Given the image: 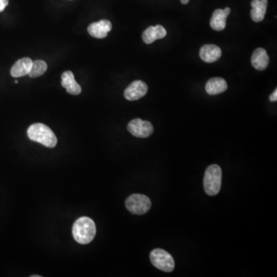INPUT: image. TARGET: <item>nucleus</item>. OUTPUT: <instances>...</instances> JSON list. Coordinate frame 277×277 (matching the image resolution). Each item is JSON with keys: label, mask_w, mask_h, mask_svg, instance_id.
<instances>
[{"label": "nucleus", "mask_w": 277, "mask_h": 277, "mask_svg": "<svg viewBox=\"0 0 277 277\" xmlns=\"http://www.w3.org/2000/svg\"><path fill=\"white\" fill-rule=\"evenodd\" d=\"M47 64L46 62L43 60H35L32 62V67L28 75L31 78H37L44 75L47 72Z\"/></svg>", "instance_id": "17"}, {"label": "nucleus", "mask_w": 277, "mask_h": 277, "mask_svg": "<svg viewBox=\"0 0 277 277\" xmlns=\"http://www.w3.org/2000/svg\"><path fill=\"white\" fill-rule=\"evenodd\" d=\"M227 90V84L224 78L221 77H214L210 78L206 85V91L208 94L217 95Z\"/></svg>", "instance_id": "16"}, {"label": "nucleus", "mask_w": 277, "mask_h": 277, "mask_svg": "<svg viewBox=\"0 0 277 277\" xmlns=\"http://www.w3.org/2000/svg\"><path fill=\"white\" fill-rule=\"evenodd\" d=\"M129 132L138 138H147L153 133V126L148 121L141 118H134L129 123L127 127Z\"/></svg>", "instance_id": "6"}, {"label": "nucleus", "mask_w": 277, "mask_h": 277, "mask_svg": "<svg viewBox=\"0 0 277 277\" xmlns=\"http://www.w3.org/2000/svg\"><path fill=\"white\" fill-rule=\"evenodd\" d=\"M231 10L229 7H226L225 10H215L210 20V26L212 29L216 31H222L226 28V18L230 13Z\"/></svg>", "instance_id": "10"}, {"label": "nucleus", "mask_w": 277, "mask_h": 277, "mask_svg": "<svg viewBox=\"0 0 277 277\" xmlns=\"http://www.w3.org/2000/svg\"><path fill=\"white\" fill-rule=\"evenodd\" d=\"M268 0H253L250 12L252 19L255 23H260L264 19L267 8Z\"/></svg>", "instance_id": "15"}, {"label": "nucleus", "mask_w": 277, "mask_h": 277, "mask_svg": "<svg viewBox=\"0 0 277 277\" xmlns=\"http://www.w3.org/2000/svg\"><path fill=\"white\" fill-rule=\"evenodd\" d=\"M151 201L149 197L143 194H133L126 201L127 210L136 215L146 214L151 209Z\"/></svg>", "instance_id": "5"}, {"label": "nucleus", "mask_w": 277, "mask_h": 277, "mask_svg": "<svg viewBox=\"0 0 277 277\" xmlns=\"http://www.w3.org/2000/svg\"><path fill=\"white\" fill-rule=\"evenodd\" d=\"M96 233V224L91 218L87 216L78 218L72 226V235L78 244H90L94 239Z\"/></svg>", "instance_id": "1"}, {"label": "nucleus", "mask_w": 277, "mask_h": 277, "mask_svg": "<svg viewBox=\"0 0 277 277\" xmlns=\"http://www.w3.org/2000/svg\"><path fill=\"white\" fill-rule=\"evenodd\" d=\"M151 263L157 269L170 272L174 269L175 261L173 256L162 249H155L149 255Z\"/></svg>", "instance_id": "4"}, {"label": "nucleus", "mask_w": 277, "mask_h": 277, "mask_svg": "<svg viewBox=\"0 0 277 277\" xmlns=\"http://www.w3.org/2000/svg\"><path fill=\"white\" fill-rule=\"evenodd\" d=\"M269 58L266 50L263 48L256 49L251 57V63L257 70H265L269 65Z\"/></svg>", "instance_id": "11"}, {"label": "nucleus", "mask_w": 277, "mask_h": 277, "mask_svg": "<svg viewBox=\"0 0 277 277\" xmlns=\"http://www.w3.org/2000/svg\"><path fill=\"white\" fill-rule=\"evenodd\" d=\"M148 87L141 81H136L132 83L124 92V96L129 101L140 100L147 93Z\"/></svg>", "instance_id": "7"}, {"label": "nucleus", "mask_w": 277, "mask_h": 277, "mask_svg": "<svg viewBox=\"0 0 277 277\" xmlns=\"http://www.w3.org/2000/svg\"><path fill=\"white\" fill-rule=\"evenodd\" d=\"M61 84L69 94L76 96V95L81 94L82 92V88L75 81L73 73L71 71H66L63 72L62 75Z\"/></svg>", "instance_id": "14"}, {"label": "nucleus", "mask_w": 277, "mask_h": 277, "mask_svg": "<svg viewBox=\"0 0 277 277\" xmlns=\"http://www.w3.org/2000/svg\"><path fill=\"white\" fill-rule=\"evenodd\" d=\"M27 135L32 141L37 142L48 148L55 147L57 144L56 135L45 124H32L28 129Z\"/></svg>", "instance_id": "2"}, {"label": "nucleus", "mask_w": 277, "mask_h": 277, "mask_svg": "<svg viewBox=\"0 0 277 277\" xmlns=\"http://www.w3.org/2000/svg\"><path fill=\"white\" fill-rule=\"evenodd\" d=\"M8 4L9 0H0V13L5 10Z\"/></svg>", "instance_id": "18"}, {"label": "nucleus", "mask_w": 277, "mask_h": 277, "mask_svg": "<svg viewBox=\"0 0 277 277\" xmlns=\"http://www.w3.org/2000/svg\"><path fill=\"white\" fill-rule=\"evenodd\" d=\"M222 56L221 49L213 44L203 46L200 51V56L202 60L207 63H214Z\"/></svg>", "instance_id": "9"}, {"label": "nucleus", "mask_w": 277, "mask_h": 277, "mask_svg": "<svg viewBox=\"0 0 277 277\" xmlns=\"http://www.w3.org/2000/svg\"><path fill=\"white\" fill-rule=\"evenodd\" d=\"M269 100L271 102H275L277 100V90L275 89V91L271 94V96H269Z\"/></svg>", "instance_id": "19"}, {"label": "nucleus", "mask_w": 277, "mask_h": 277, "mask_svg": "<svg viewBox=\"0 0 277 277\" xmlns=\"http://www.w3.org/2000/svg\"><path fill=\"white\" fill-rule=\"evenodd\" d=\"M32 60L30 58H23L20 59L13 65L10 73L13 77L19 78L28 75L31 67H32Z\"/></svg>", "instance_id": "13"}, {"label": "nucleus", "mask_w": 277, "mask_h": 277, "mask_svg": "<svg viewBox=\"0 0 277 277\" xmlns=\"http://www.w3.org/2000/svg\"><path fill=\"white\" fill-rule=\"evenodd\" d=\"M112 29V23L106 20L103 19L97 23H93L88 26L89 33L90 35L96 38H104L107 36L108 32H110Z\"/></svg>", "instance_id": "8"}, {"label": "nucleus", "mask_w": 277, "mask_h": 277, "mask_svg": "<svg viewBox=\"0 0 277 277\" xmlns=\"http://www.w3.org/2000/svg\"><path fill=\"white\" fill-rule=\"evenodd\" d=\"M167 35V30L164 26L157 25L155 26H149L143 34V39L145 44H151L157 39L164 38Z\"/></svg>", "instance_id": "12"}, {"label": "nucleus", "mask_w": 277, "mask_h": 277, "mask_svg": "<svg viewBox=\"0 0 277 277\" xmlns=\"http://www.w3.org/2000/svg\"><path fill=\"white\" fill-rule=\"evenodd\" d=\"M222 184V170L220 166H210L204 176V190L209 195H216L220 192Z\"/></svg>", "instance_id": "3"}]
</instances>
